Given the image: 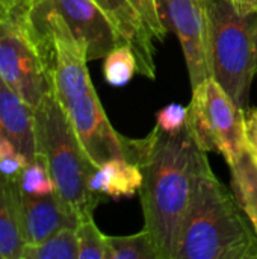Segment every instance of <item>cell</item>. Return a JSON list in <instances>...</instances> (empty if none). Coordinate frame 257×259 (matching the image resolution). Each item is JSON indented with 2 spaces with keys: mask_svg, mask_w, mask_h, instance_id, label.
Instances as JSON below:
<instances>
[{
  "mask_svg": "<svg viewBox=\"0 0 257 259\" xmlns=\"http://www.w3.org/2000/svg\"><path fill=\"white\" fill-rule=\"evenodd\" d=\"M142 171L139 200L144 229L148 231L159 259H173L198 173L209 164L191 129L168 134L155 127L135 140L133 161Z\"/></svg>",
  "mask_w": 257,
  "mask_h": 259,
  "instance_id": "obj_1",
  "label": "cell"
},
{
  "mask_svg": "<svg viewBox=\"0 0 257 259\" xmlns=\"http://www.w3.org/2000/svg\"><path fill=\"white\" fill-rule=\"evenodd\" d=\"M173 259H257V235L208 164L197 176Z\"/></svg>",
  "mask_w": 257,
  "mask_h": 259,
  "instance_id": "obj_2",
  "label": "cell"
},
{
  "mask_svg": "<svg viewBox=\"0 0 257 259\" xmlns=\"http://www.w3.org/2000/svg\"><path fill=\"white\" fill-rule=\"evenodd\" d=\"M33 114L36 152L48 164L56 194L80 222L92 219L94 209L106 196L89 187L97 167L80 146L65 108L52 91L33 109Z\"/></svg>",
  "mask_w": 257,
  "mask_h": 259,
  "instance_id": "obj_3",
  "label": "cell"
},
{
  "mask_svg": "<svg viewBox=\"0 0 257 259\" xmlns=\"http://www.w3.org/2000/svg\"><path fill=\"white\" fill-rule=\"evenodd\" d=\"M203 8L211 77L247 111L257 74V11L235 0H204Z\"/></svg>",
  "mask_w": 257,
  "mask_h": 259,
  "instance_id": "obj_4",
  "label": "cell"
},
{
  "mask_svg": "<svg viewBox=\"0 0 257 259\" xmlns=\"http://www.w3.org/2000/svg\"><path fill=\"white\" fill-rule=\"evenodd\" d=\"M24 8L42 52L53 94L67 109L92 87L85 47L50 0H32Z\"/></svg>",
  "mask_w": 257,
  "mask_h": 259,
  "instance_id": "obj_5",
  "label": "cell"
},
{
  "mask_svg": "<svg viewBox=\"0 0 257 259\" xmlns=\"http://www.w3.org/2000/svg\"><path fill=\"white\" fill-rule=\"evenodd\" d=\"M0 77L32 108L53 91L50 74L26 8L0 17Z\"/></svg>",
  "mask_w": 257,
  "mask_h": 259,
  "instance_id": "obj_6",
  "label": "cell"
},
{
  "mask_svg": "<svg viewBox=\"0 0 257 259\" xmlns=\"http://www.w3.org/2000/svg\"><path fill=\"white\" fill-rule=\"evenodd\" d=\"M188 127L204 152L220 153L227 165L247 150L245 111L212 77L192 88Z\"/></svg>",
  "mask_w": 257,
  "mask_h": 259,
  "instance_id": "obj_7",
  "label": "cell"
},
{
  "mask_svg": "<svg viewBox=\"0 0 257 259\" xmlns=\"http://www.w3.org/2000/svg\"><path fill=\"white\" fill-rule=\"evenodd\" d=\"M65 111L80 146L95 167L112 159H133L135 140L126 138L114 129L94 85Z\"/></svg>",
  "mask_w": 257,
  "mask_h": 259,
  "instance_id": "obj_8",
  "label": "cell"
},
{
  "mask_svg": "<svg viewBox=\"0 0 257 259\" xmlns=\"http://www.w3.org/2000/svg\"><path fill=\"white\" fill-rule=\"evenodd\" d=\"M161 20L167 32H173L180 42L191 87L195 88L211 77L206 53V21L203 2L158 0Z\"/></svg>",
  "mask_w": 257,
  "mask_h": 259,
  "instance_id": "obj_9",
  "label": "cell"
},
{
  "mask_svg": "<svg viewBox=\"0 0 257 259\" xmlns=\"http://www.w3.org/2000/svg\"><path fill=\"white\" fill-rule=\"evenodd\" d=\"M73 35L82 42L88 61L105 59L126 42L106 12L94 0H50Z\"/></svg>",
  "mask_w": 257,
  "mask_h": 259,
  "instance_id": "obj_10",
  "label": "cell"
},
{
  "mask_svg": "<svg viewBox=\"0 0 257 259\" xmlns=\"http://www.w3.org/2000/svg\"><path fill=\"white\" fill-rule=\"evenodd\" d=\"M18 217L24 246L38 244L62 229H76L80 222L56 193L48 196H32L21 191L20 187Z\"/></svg>",
  "mask_w": 257,
  "mask_h": 259,
  "instance_id": "obj_11",
  "label": "cell"
},
{
  "mask_svg": "<svg viewBox=\"0 0 257 259\" xmlns=\"http://www.w3.org/2000/svg\"><path fill=\"white\" fill-rule=\"evenodd\" d=\"M112 20L123 39L132 46L138 59V73L144 77H156L155 41L150 29L139 18L127 0H94Z\"/></svg>",
  "mask_w": 257,
  "mask_h": 259,
  "instance_id": "obj_12",
  "label": "cell"
},
{
  "mask_svg": "<svg viewBox=\"0 0 257 259\" xmlns=\"http://www.w3.org/2000/svg\"><path fill=\"white\" fill-rule=\"evenodd\" d=\"M0 134L30 161L36 155L33 109L0 77Z\"/></svg>",
  "mask_w": 257,
  "mask_h": 259,
  "instance_id": "obj_13",
  "label": "cell"
},
{
  "mask_svg": "<svg viewBox=\"0 0 257 259\" xmlns=\"http://www.w3.org/2000/svg\"><path fill=\"white\" fill-rule=\"evenodd\" d=\"M142 171L138 164L127 159H112L98 165L91 178L92 191L106 197H132L139 193Z\"/></svg>",
  "mask_w": 257,
  "mask_h": 259,
  "instance_id": "obj_14",
  "label": "cell"
},
{
  "mask_svg": "<svg viewBox=\"0 0 257 259\" xmlns=\"http://www.w3.org/2000/svg\"><path fill=\"white\" fill-rule=\"evenodd\" d=\"M23 249L17 178L0 173V253L3 259H21Z\"/></svg>",
  "mask_w": 257,
  "mask_h": 259,
  "instance_id": "obj_15",
  "label": "cell"
},
{
  "mask_svg": "<svg viewBox=\"0 0 257 259\" xmlns=\"http://www.w3.org/2000/svg\"><path fill=\"white\" fill-rule=\"evenodd\" d=\"M230 168L232 191L257 235V162L248 149Z\"/></svg>",
  "mask_w": 257,
  "mask_h": 259,
  "instance_id": "obj_16",
  "label": "cell"
},
{
  "mask_svg": "<svg viewBox=\"0 0 257 259\" xmlns=\"http://www.w3.org/2000/svg\"><path fill=\"white\" fill-rule=\"evenodd\" d=\"M21 259H79L76 229H62L38 244H26Z\"/></svg>",
  "mask_w": 257,
  "mask_h": 259,
  "instance_id": "obj_17",
  "label": "cell"
},
{
  "mask_svg": "<svg viewBox=\"0 0 257 259\" xmlns=\"http://www.w3.org/2000/svg\"><path fill=\"white\" fill-rule=\"evenodd\" d=\"M109 259H159L151 235L147 229L135 235H108Z\"/></svg>",
  "mask_w": 257,
  "mask_h": 259,
  "instance_id": "obj_18",
  "label": "cell"
},
{
  "mask_svg": "<svg viewBox=\"0 0 257 259\" xmlns=\"http://www.w3.org/2000/svg\"><path fill=\"white\" fill-rule=\"evenodd\" d=\"M135 73H138V59L132 46L127 42L117 46L105 58L103 74L108 83L123 87L133 77Z\"/></svg>",
  "mask_w": 257,
  "mask_h": 259,
  "instance_id": "obj_19",
  "label": "cell"
},
{
  "mask_svg": "<svg viewBox=\"0 0 257 259\" xmlns=\"http://www.w3.org/2000/svg\"><path fill=\"white\" fill-rule=\"evenodd\" d=\"M17 182L21 191L32 196H48L56 193L48 164L45 158L38 152L20 171V175L17 176Z\"/></svg>",
  "mask_w": 257,
  "mask_h": 259,
  "instance_id": "obj_20",
  "label": "cell"
},
{
  "mask_svg": "<svg viewBox=\"0 0 257 259\" xmlns=\"http://www.w3.org/2000/svg\"><path fill=\"white\" fill-rule=\"evenodd\" d=\"M79 259H109L108 235L101 234L92 219L79 222L76 228Z\"/></svg>",
  "mask_w": 257,
  "mask_h": 259,
  "instance_id": "obj_21",
  "label": "cell"
},
{
  "mask_svg": "<svg viewBox=\"0 0 257 259\" xmlns=\"http://www.w3.org/2000/svg\"><path fill=\"white\" fill-rule=\"evenodd\" d=\"M29 159L17 149V146L3 134H0V173L17 178L26 167Z\"/></svg>",
  "mask_w": 257,
  "mask_h": 259,
  "instance_id": "obj_22",
  "label": "cell"
},
{
  "mask_svg": "<svg viewBox=\"0 0 257 259\" xmlns=\"http://www.w3.org/2000/svg\"><path fill=\"white\" fill-rule=\"evenodd\" d=\"M127 2L136 11V14L144 21V24L150 29L156 41H164L167 35V29L159 15L158 0H127Z\"/></svg>",
  "mask_w": 257,
  "mask_h": 259,
  "instance_id": "obj_23",
  "label": "cell"
},
{
  "mask_svg": "<svg viewBox=\"0 0 257 259\" xmlns=\"http://www.w3.org/2000/svg\"><path fill=\"white\" fill-rule=\"evenodd\" d=\"M188 124V106L171 103L156 114V126L168 134H177Z\"/></svg>",
  "mask_w": 257,
  "mask_h": 259,
  "instance_id": "obj_24",
  "label": "cell"
},
{
  "mask_svg": "<svg viewBox=\"0 0 257 259\" xmlns=\"http://www.w3.org/2000/svg\"><path fill=\"white\" fill-rule=\"evenodd\" d=\"M245 137L247 149L257 162V108H248L245 111Z\"/></svg>",
  "mask_w": 257,
  "mask_h": 259,
  "instance_id": "obj_25",
  "label": "cell"
},
{
  "mask_svg": "<svg viewBox=\"0 0 257 259\" xmlns=\"http://www.w3.org/2000/svg\"><path fill=\"white\" fill-rule=\"evenodd\" d=\"M241 8L248 11H257V0H235Z\"/></svg>",
  "mask_w": 257,
  "mask_h": 259,
  "instance_id": "obj_26",
  "label": "cell"
},
{
  "mask_svg": "<svg viewBox=\"0 0 257 259\" xmlns=\"http://www.w3.org/2000/svg\"><path fill=\"white\" fill-rule=\"evenodd\" d=\"M32 0H5V3L11 8V9H15V8H21V6H27Z\"/></svg>",
  "mask_w": 257,
  "mask_h": 259,
  "instance_id": "obj_27",
  "label": "cell"
},
{
  "mask_svg": "<svg viewBox=\"0 0 257 259\" xmlns=\"http://www.w3.org/2000/svg\"><path fill=\"white\" fill-rule=\"evenodd\" d=\"M12 9L5 3V0H0V17L2 15H5V14H8V12H11Z\"/></svg>",
  "mask_w": 257,
  "mask_h": 259,
  "instance_id": "obj_28",
  "label": "cell"
},
{
  "mask_svg": "<svg viewBox=\"0 0 257 259\" xmlns=\"http://www.w3.org/2000/svg\"><path fill=\"white\" fill-rule=\"evenodd\" d=\"M0 259H3V256H2V253H0Z\"/></svg>",
  "mask_w": 257,
  "mask_h": 259,
  "instance_id": "obj_29",
  "label": "cell"
},
{
  "mask_svg": "<svg viewBox=\"0 0 257 259\" xmlns=\"http://www.w3.org/2000/svg\"><path fill=\"white\" fill-rule=\"evenodd\" d=\"M198 2H204V0H198Z\"/></svg>",
  "mask_w": 257,
  "mask_h": 259,
  "instance_id": "obj_30",
  "label": "cell"
}]
</instances>
